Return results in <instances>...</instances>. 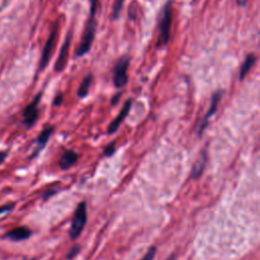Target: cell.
Here are the masks:
<instances>
[{"mask_svg":"<svg viewBox=\"0 0 260 260\" xmlns=\"http://www.w3.org/2000/svg\"><path fill=\"white\" fill-rule=\"evenodd\" d=\"M99 0H90V16L86 24L84 37L82 39V43L76 51L78 57H82L86 55L92 44L94 38V32H96V8Z\"/></svg>","mask_w":260,"mask_h":260,"instance_id":"6da1fadb","label":"cell"},{"mask_svg":"<svg viewBox=\"0 0 260 260\" xmlns=\"http://www.w3.org/2000/svg\"><path fill=\"white\" fill-rule=\"evenodd\" d=\"M172 24V4L168 2L162 10L160 24H158V47L165 46L170 40Z\"/></svg>","mask_w":260,"mask_h":260,"instance_id":"7a4b0ae2","label":"cell"},{"mask_svg":"<svg viewBox=\"0 0 260 260\" xmlns=\"http://www.w3.org/2000/svg\"><path fill=\"white\" fill-rule=\"evenodd\" d=\"M88 220V210H86V202H80L74 214L72 220V226L70 235L72 240L78 239L82 232L84 231L86 224Z\"/></svg>","mask_w":260,"mask_h":260,"instance_id":"3957f363","label":"cell"},{"mask_svg":"<svg viewBox=\"0 0 260 260\" xmlns=\"http://www.w3.org/2000/svg\"><path fill=\"white\" fill-rule=\"evenodd\" d=\"M128 66H129V58L127 56H123L116 63L114 68V76H113V82L116 88H121L124 86H126L128 80V74H127Z\"/></svg>","mask_w":260,"mask_h":260,"instance_id":"277c9868","label":"cell"},{"mask_svg":"<svg viewBox=\"0 0 260 260\" xmlns=\"http://www.w3.org/2000/svg\"><path fill=\"white\" fill-rule=\"evenodd\" d=\"M42 94L40 92L35 96V99L32 100L24 110L22 112V117H24V123L28 127H32L36 123L39 117V104L41 101Z\"/></svg>","mask_w":260,"mask_h":260,"instance_id":"5b68a950","label":"cell"},{"mask_svg":"<svg viewBox=\"0 0 260 260\" xmlns=\"http://www.w3.org/2000/svg\"><path fill=\"white\" fill-rule=\"evenodd\" d=\"M57 30H58V24H55L54 28L51 32V34H50V37L48 38V40H47V42L44 46V50H43L41 60H40V64H39V70H42L47 66V64H48V62L51 58V55H52V52H53V49H54V46H55V43H56Z\"/></svg>","mask_w":260,"mask_h":260,"instance_id":"8992f818","label":"cell"},{"mask_svg":"<svg viewBox=\"0 0 260 260\" xmlns=\"http://www.w3.org/2000/svg\"><path fill=\"white\" fill-rule=\"evenodd\" d=\"M132 100H128L124 106L122 107L121 111L119 112V114L116 116V118L109 124V127H108V134H115L118 128L120 127V125L122 124V122L125 120L126 116L128 115L129 111H130V108H132Z\"/></svg>","mask_w":260,"mask_h":260,"instance_id":"52a82bcc","label":"cell"},{"mask_svg":"<svg viewBox=\"0 0 260 260\" xmlns=\"http://www.w3.org/2000/svg\"><path fill=\"white\" fill-rule=\"evenodd\" d=\"M70 41H72V32L68 35L66 39H65V41L61 47L60 53H59L57 61L55 63V72H61L64 68L65 64H66L68 57V50L70 47Z\"/></svg>","mask_w":260,"mask_h":260,"instance_id":"ba28073f","label":"cell"},{"mask_svg":"<svg viewBox=\"0 0 260 260\" xmlns=\"http://www.w3.org/2000/svg\"><path fill=\"white\" fill-rule=\"evenodd\" d=\"M30 235H32V232L28 228L18 226V228H14V229L8 231L6 235V238H8L12 241L18 242V241H24V240L28 239L30 237Z\"/></svg>","mask_w":260,"mask_h":260,"instance_id":"9c48e42d","label":"cell"},{"mask_svg":"<svg viewBox=\"0 0 260 260\" xmlns=\"http://www.w3.org/2000/svg\"><path fill=\"white\" fill-rule=\"evenodd\" d=\"M220 98H222V92H216V94H214L212 100L210 108L208 114L206 115V117L204 118V120H202V124H200V129H198V134H200L206 129V124H208V120L210 119V117L216 113V109H218V104H220Z\"/></svg>","mask_w":260,"mask_h":260,"instance_id":"30bf717a","label":"cell"},{"mask_svg":"<svg viewBox=\"0 0 260 260\" xmlns=\"http://www.w3.org/2000/svg\"><path fill=\"white\" fill-rule=\"evenodd\" d=\"M78 160V154L74 150L65 152L60 160H59V167L61 170H68L72 166H74Z\"/></svg>","mask_w":260,"mask_h":260,"instance_id":"8fae6325","label":"cell"},{"mask_svg":"<svg viewBox=\"0 0 260 260\" xmlns=\"http://www.w3.org/2000/svg\"><path fill=\"white\" fill-rule=\"evenodd\" d=\"M53 132H54V127L53 126H46L42 132H41V134H39V136H38V138H37V150H36V154H38L44 148H45V146L47 144V142H48V140H49V138H50V136H51V134H53Z\"/></svg>","mask_w":260,"mask_h":260,"instance_id":"7c38bea8","label":"cell"},{"mask_svg":"<svg viewBox=\"0 0 260 260\" xmlns=\"http://www.w3.org/2000/svg\"><path fill=\"white\" fill-rule=\"evenodd\" d=\"M206 156L204 152H202L200 156L198 158L196 162H194V166H193V169H192V178L194 179H198L202 176L204 170V167H206Z\"/></svg>","mask_w":260,"mask_h":260,"instance_id":"4fadbf2b","label":"cell"},{"mask_svg":"<svg viewBox=\"0 0 260 260\" xmlns=\"http://www.w3.org/2000/svg\"><path fill=\"white\" fill-rule=\"evenodd\" d=\"M92 82V74H88L84 78L82 82L80 84V86L78 90V96L80 98H86L88 96Z\"/></svg>","mask_w":260,"mask_h":260,"instance_id":"5bb4252c","label":"cell"},{"mask_svg":"<svg viewBox=\"0 0 260 260\" xmlns=\"http://www.w3.org/2000/svg\"><path fill=\"white\" fill-rule=\"evenodd\" d=\"M254 63H255V56L253 54L248 55L246 57L243 65H242L241 70H240V80H243L247 76V74L250 72V70L252 68Z\"/></svg>","mask_w":260,"mask_h":260,"instance_id":"9a60e30c","label":"cell"},{"mask_svg":"<svg viewBox=\"0 0 260 260\" xmlns=\"http://www.w3.org/2000/svg\"><path fill=\"white\" fill-rule=\"evenodd\" d=\"M122 4H123V0H117L116 4L114 6V12H113V18L116 20L119 16L120 10L122 8Z\"/></svg>","mask_w":260,"mask_h":260,"instance_id":"2e32d148","label":"cell"},{"mask_svg":"<svg viewBox=\"0 0 260 260\" xmlns=\"http://www.w3.org/2000/svg\"><path fill=\"white\" fill-rule=\"evenodd\" d=\"M156 247H150L142 260H152L154 258V256H156Z\"/></svg>","mask_w":260,"mask_h":260,"instance_id":"e0dca14e","label":"cell"},{"mask_svg":"<svg viewBox=\"0 0 260 260\" xmlns=\"http://www.w3.org/2000/svg\"><path fill=\"white\" fill-rule=\"evenodd\" d=\"M115 152V142H111L109 146H106V148L104 150V154L106 156H110Z\"/></svg>","mask_w":260,"mask_h":260,"instance_id":"ac0fdd59","label":"cell"},{"mask_svg":"<svg viewBox=\"0 0 260 260\" xmlns=\"http://www.w3.org/2000/svg\"><path fill=\"white\" fill-rule=\"evenodd\" d=\"M78 251H80V246H74V247L72 248V249L70 250V252L68 253V259L74 258L76 256H78Z\"/></svg>","mask_w":260,"mask_h":260,"instance_id":"d6986e66","label":"cell"},{"mask_svg":"<svg viewBox=\"0 0 260 260\" xmlns=\"http://www.w3.org/2000/svg\"><path fill=\"white\" fill-rule=\"evenodd\" d=\"M14 204H6V206H0V214L10 212V210H14Z\"/></svg>","mask_w":260,"mask_h":260,"instance_id":"ffe728a7","label":"cell"},{"mask_svg":"<svg viewBox=\"0 0 260 260\" xmlns=\"http://www.w3.org/2000/svg\"><path fill=\"white\" fill-rule=\"evenodd\" d=\"M62 101H63V94H57V96H55V99H54V101H53V105H54V106H59V105L62 103Z\"/></svg>","mask_w":260,"mask_h":260,"instance_id":"44dd1931","label":"cell"},{"mask_svg":"<svg viewBox=\"0 0 260 260\" xmlns=\"http://www.w3.org/2000/svg\"><path fill=\"white\" fill-rule=\"evenodd\" d=\"M8 156V152H0V165L2 164V162L6 160Z\"/></svg>","mask_w":260,"mask_h":260,"instance_id":"7402d4cb","label":"cell"},{"mask_svg":"<svg viewBox=\"0 0 260 260\" xmlns=\"http://www.w3.org/2000/svg\"><path fill=\"white\" fill-rule=\"evenodd\" d=\"M236 2L239 6H244L247 4V0H236Z\"/></svg>","mask_w":260,"mask_h":260,"instance_id":"603a6c76","label":"cell"},{"mask_svg":"<svg viewBox=\"0 0 260 260\" xmlns=\"http://www.w3.org/2000/svg\"><path fill=\"white\" fill-rule=\"evenodd\" d=\"M119 96H120V94H117V96H114V99H113V101H112V103H113V104H115V103H116V101H117V100H119Z\"/></svg>","mask_w":260,"mask_h":260,"instance_id":"cb8c5ba5","label":"cell"},{"mask_svg":"<svg viewBox=\"0 0 260 260\" xmlns=\"http://www.w3.org/2000/svg\"><path fill=\"white\" fill-rule=\"evenodd\" d=\"M168 260H174V258L172 257V258H170V259H168Z\"/></svg>","mask_w":260,"mask_h":260,"instance_id":"d4e9b609","label":"cell"}]
</instances>
